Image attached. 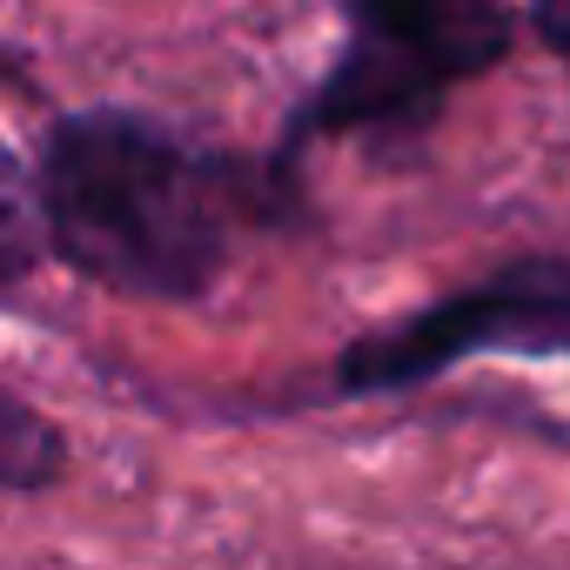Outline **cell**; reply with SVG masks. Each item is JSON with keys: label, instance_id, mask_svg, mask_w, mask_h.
Masks as SVG:
<instances>
[{"label": "cell", "instance_id": "277c9868", "mask_svg": "<svg viewBox=\"0 0 570 570\" xmlns=\"http://www.w3.org/2000/svg\"><path fill=\"white\" fill-rule=\"evenodd\" d=\"M68 476V436L61 423L14 396L8 383H0V490L8 497H35V490H55Z\"/></svg>", "mask_w": 570, "mask_h": 570}, {"label": "cell", "instance_id": "7a4b0ae2", "mask_svg": "<svg viewBox=\"0 0 570 570\" xmlns=\"http://www.w3.org/2000/svg\"><path fill=\"white\" fill-rule=\"evenodd\" d=\"M517 48L510 0H343V48L268 155L296 161L316 141H423L456 88Z\"/></svg>", "mask_w": 570, "mask_h": 570}, {"label": "cell", "instance_id": "6da1fadb", "mask_svg": "<svg viewBox=\"0 0 570 570\" xmlns=\"http://www.w3.org/2000/svg\"><path fill=\"white\" fill-rule=\"evenodd\" d=\"M48 255L128 303H202L235 248L303 215V168L235 155L141 108H75L41 135Z\"/></svg>", "mask_w": 570, "mask_h": 570}, {"label": "cell", "instance_id": "8992f818", "mask_svg": "<svg viewBox=\"0 0 570 570\" xmlns=\"http://www.w3.org/2000/svg\"><path fill=\"white\" fill-rule=\"evenodd\" d=\"M523 28L537 35V48L550 61L570 68V0H523Z\"/></svg>", "mask_w": 570, "mask_h": 570}, {"label": "cell", "instance_id": "3957f363", "mask_svg": "<svg viewBox=\"0 0 570 570\" xmlns=\"http://www.w3.org/2000/svg\"><path fill=\"white\" fill-rule=\"evenodd\" d=\"M476 356L570 363V255H510L463 289L350 336L336 356V396H403Z\"/></svg>", "mask_w": 570, "mask_h": 570}, {"label": "cell", "instance_id": "5b68a950", "mask_svg": "<svg viewBox=\"0 0 570 570\" xmlns=\"http://www.w3.org/2000/svg\"><path fill=\"white\" fill-rule=\"evenodd\" d=\"M48 255V228H41V195H35V168L14 155V141L0 135V289L28 282Z\"/></svg>", "mask_w": 570, "mask_h": 570}]
</instances>
